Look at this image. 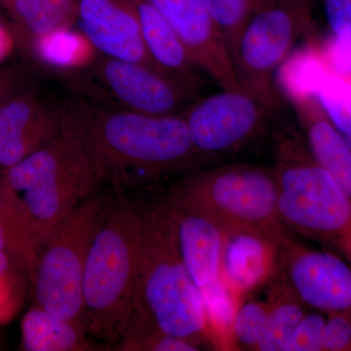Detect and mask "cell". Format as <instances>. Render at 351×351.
<instances>
[{
	"label": "cell",
	"instance_id": "cell-2",
	"mask_svg": "<svg viewBox=\"0 0 351 351\" xmlns=\"http://www.w3.org/2000/svg\"><path fill=\"white\" fill-rule=\"evenodd\" d=\"M6 195L34 250L98 182L84 142L80 101H64L61 128L47 144L2 173Z\"/></svg>",
	"mask_w": 351,
	"mask_h": 351
},
{
	"label": "cell",
	"instance_id": "cell-13",
	"mask_svg": "<svg viewBox=\"0 0 351 351\" xmlns=\"http://www.w3.org/2000/svg\"><path fill=\"white\" fill-rule=\"evenodd\" d=\"M64 101L43 96L38 88L0 105V173L38 151L59 132Z\"/></svg>",
	"mask_w": 351,
	"mask_h": 351
},
{
	"label": "cell",
	"instance_id": "cell-16",
	"mask_svg": "<svg viewBox=\"0 0 351 351\" xmlns=\"http://www.w3.org/2000/svg\"><path fill=\"white\" fill-rule=\"evenodd\" d=\"M279 253L276 245L254 233L226 232L221 276L237 306L242 295L276 276Z\"/></svg>",
	"mask_w": 351,
	"mask_h": 351
},
{
	"label": "cell",
	"instance_id": "cell-12",
	"mask_svg": "<svg viewBox=\"0 0 351 351\" xmlns=\"http://www.w3.org/2000/svg\"><path fill=\"white\" fill-rule=\"evenodd\" d=\"M169 23L193 62L221 89L241 90L223 32L204 0H147Z\"/></svg>",
	"mask_w": 351,
	"mask_h": 351
},
{
	"label": "cell",
	"instance_id": "cell-22",
	"mask_svg": "<svg viewBox=\"0 0 351 351\" xmlns=\"http://www.w3.org/2000/svg\"><path fill=\"white\" fill-rule=\"evenodd\" d=\"M267 294L269 316L258 351H283L302 317L309 311L282 278L271 283Z\"/></svg>",
	"mask_w": 351,
	"mask_h": 351
},
{
	"label": "cell",
	"instance_id": "cell-27",
	"mask_svg": "<svg viewBox=\"0 0 351 351\" xmlns=\"http://www.w3.org/2000/svg\"><path fill=\"white\" fill-rule=\"evenodd\" d=\"M265 0H204L233 54L237 39L247 21Z\"/></svg>",
	"mask_w": 351,
	"mask_h": 351
},
{
	"label": "cell",
	"instance_id": "cell-6",
	"mask_svg": "<svg viewBox=\"0 0 351 351\" xmlns=\"http://www.w3.org/2000/svg\"><path fill=\"white\" fill-rule=\"evenodd\" d=\"M167 199L215 219L225 232L254 233L278 248L294 241L278 210L274 171L249 164H232L184 175Z\"/></svg>",
	"mask_w": 351,
	"mask_h": 351
},
{
	"label": "cell",
	"instance_id": "cell-34",
	"mask_svg": "<svg viewBox=\"0 0 351 351\" xmlns=\"http://www.w3.org/2000/svg\"><path fill=\"white\" fill-rule=\"evenodd\" d=\"M9 269L8 253L0 250V277L3 276Z\"/></svg>",
	"mask_w": 351,
	"mask_h": 351
},
{
	"label": "cell",
	"instance_id": "cell-4",
	"mask_svg": "<svg viewBox=\"0 0 351 351\" xmlns=\"http://www.w3.org/2000/svg\"><path fill=\"white\" fill-rule=\"evenodd\" d=\"M90 245L82 284L87 334L114 346L132 309L145 210L115 193Z\"/></svg>",
	"mask_w": 351,
	"mask_h": 351
},
{
	"label": "cell",
	"instance_id": "cell-30",
	"mask_svg": "<svg viewBox=\"0 0 351 351\" xmlns=\"http://www.w3.org/2000/svg\"><path fill=\"white\" fill-rule=\"evenodd\" d=\"M36 73L27 66L0 69V105L9 99L38 88Z\"/></svg>",
	"mask_w": 351,
	"mask_h": 351
},
{
	"label": "cell",
	"instance_id": "cell-3",
	"mask_svg": "<svg viewBox=\"0 0 351 351\" xmlns=\"http://www.w3.org/2000/svg\"><path fill=\"white\" fill-rule=\"evenodd\" d=\"M128 321L188 339L214 341L204 302L182 262L167 200L145 210L133 309Z\"/></svg>",
	"mask_w": 351,
	"mask_h": 351
},
{
	"label": "cell",
	"instance_id": "cell-26",
	"mask_svg": "<svg viewBox=\"0 0 351 351\" xmlns=\"http://www.w3.org/2000/svg\"><path fill=\"white\" fill-rule=\"evenodd\" d=\"M0 250L18 254L29 267H34L36 250L17 212L11 204L0 178Z\"/></svg>",
	"mask_w": 351,
	"mask_h": 351
},
{
	"label": "cell",
	"instance_id": "cell-24",
	"mask_svg": "<svg viewBox=\"0 0 351 351\" xmlns=\"http://www.w3.org/2000/svg\"><path fill=\"white\" fill-rule=\"evenodd\" d=\"M314 96L332 125L351 147V89L348 82L330 75Z\"/></svg>",
	"mask_w": 351,
	"mask_h": 351
},
{
	"label": "cell",
	"instance_id": "cell-20",
	"mask_svg": "<svg viewBox=\"0 0 351 351\" xmlns=\"http://www.w3.org/2000/svg\"><path fill=\"white\" fill-rule=\"evenodd\" d=\"M330 75L319 43L311 34L277 69L274 84L278 93L291 101L314 96Z\"/></svg>",
	"mask_w": 351,
	"mask_h": 351
},
{
	"label": "cell",
	"instance_id": "cell-28",
	"mask_svg": "<svg viewBox=\"0 0 351 351\" xmlns=\"http://www.w3.org/2000/svg\"><path fill=\"white\" fill-rule=\"evenodd\" d=\"M328 314L309 309L298 325L283 351H323Z\"/></svg>",
	"mask_w": 351,
	"mask_h": 351
},
{
	"label": "cell",
	"instance_id": "cell-31",
	"mask_svg": "<svg viewBox=\"0 0 351 351\" xmlns=\"http://www.w3.org/2000/svg\"><path fill=\"white\" fill-rule=\"evenodd\" d=\"M323 351H351V313L328 314Z\"/></svg>",
	"mask_w": 351,
	"mask_h": 351
},
{
	"label": "cell",
	"instance_id": "cell-35",
	"mask_svg": "<svg viewBox=\"0 0 351 351\" xmlns=\"http://www.w3.org/2000/svg\"><path fill=\"white\" fill-rule=\"evenodd\" d=\"M346 82H348V84H350V89H351V77L350 78V80H346Z\"/></svg>",
	"mask_w": 351,
	"mask_h": 351
},
{
	"label": "cell",
	"instance_id": "cell-5",
	"mask_svg": "<svg viewBox=\"0 0 351 351\" xmlns=\"http://www.w3.org/2000/svg\"><path fill=\"white\" fill-rule=\"evenodd\" d=\"M274 140L272 171L284 225L351 265V196L316 162L301 131L279 126Z\"/></svg>",
	"mask_w": 351,
	"mask_h": 351
},
{
	"label": "cell",
	"instance_id": "cell-23",
	"mask_svg": "<svg viewBox=\"0 0 351 351\" xmlns=\"http://www.w3.org/2000/svg\"><path fill=\"white\" fill-rule=\"evenodd\" d=\"M114 350L125 351H198L197 343L177 338L156 328L129 321L121 337L113 346Z\"/></svg>",
	"mask_w": 351,
	"mask_h": 351
},
{
	"label": "cell",
	"instance_id": "cell-18",
	"mask_svg": "<svg viewBox=\"0 0 351 351\" xmlns=\"http://www.w3.org/2000/svg\"><path fill=\"white\" fill-rule=\"evenodd\" d=\"M137 9L145 47L154 63L173 77L201 89L203 71L169 23L147 0H137Z\"/></svg>",
	"mask_w": 351,
	"mask_h": 351
},
{
	"label": "cell",
	"instance_id": "cell-33",
	"mask_svg": "<svg viewBox=\"0 0 351 351\" xmlns=\"http://www.w3.org/2000/svg\"><path fill=\"white\" fill-rule=\"evenodd\" d=\"M12 48V39L3 27L0 25V61L4 59Z\"/></svg>",
	"mask_w": 351,
	"mask_h": 351
},
{
	"label": "cell",
	"instance_id": "cell-15",
	"mask_svg": "<svg viewBox=\"0 0 351 351\" xmlns=\"http://www.w3.org/2000/svg\"><path fill=\"white\" fill-rule=\"evenodd\" d=\"M167 200L184 267L201 295L223 283L226 232L206 215Z\"/></svg>",
	"mask_w": 351,
	"mask_h": 351
},
{
	"label": "cell",
	"instance_id": "cell-17",
	"mask_svg": "<svg viewBox=\"0 0 351 351\" xmlns=\"http://www.w3.org/2000/svg\"><path fill=\"white\" fill-rule=\"evenodd\" d=\"M309 152L351 196V147L328 119L315 96L290 101Z\"/></svg>",
	"mask_w": 351,
	"mask_h": 351
},
{
	"label": "cell",
	"instance_id": "cell-21",
	"mask_svg": "<svg viewBox=\"0 0 351 351\" xmlns=\"http://www.w3.org/2000/svg\"><path fill=\"white\" fill-rule=\"evenodd\" d=\"M75 8V0H13L20 45L34 53L43 38L69 29Z\"/></svg>",
	"mask_w": 351,
	"mask_h": 351
},
{
	"label": "cell",
	"instance_id": "cell-32",
	"mask_svg": "<svg viewBox=\"0 0 351 351\" xmlns=\"http://www.w3.org/2000/svg\"><path fill=\"white\" fill-rule=\"evenodd\" d=\"M324 11L331 34L351 36V0H324Z\"/></svg>",
	"mask_w": 351,
	"mask_h": 351
},
{
	"label": "cell",
	"instance_id": "cell-10",
	"mask_svg": "<svg viewBox=\"0 0 351 351\" xmlns=\"http://www.w3.org/2000/svg\"><path fill=\"white\" fill-rule=\"evenodd\" d=\"M271 110L242 90L198 98L184 113L189 137L205 158L243 149L267 129Z\"/></svg>",
	"mask_w": 351,
	"mask_h": 351
},
{
	"label": "cell",
	"instance_id": "cell-25",
	"mask_svg": "<svg viewBox=\"0 0 351 351\" xmlns=\"http://www.w3.org/2000/svg\"><path fill=\"white\" fill-rule=\"evenodd\" d=\"M269 300L249 299L239 302L232 323V338L240 350H256L267 325Z\"/></svg>",
	"mask_w": 351,
	"mask_h": 351
},
{
	"label": "cell",
	"instance_id": "cell-29",
	"mask_svg": "<svg viewBox=\"0 0 351 351\" xmlns=\"http://www.w3.org/2000/svg\"><path fill=\"white\" fill-rule=\"evenodd\" d=\"M323 59L331 75L348 80L351 77V36L330 34L318 41Z\"/></svg>",
	"mask_w": 351,
	"mask_h": 351
},
{
	"label": "cell",
	"instance_id": "cell-7",
	"mask_svg": "<svg viewBox=\"0 0 351 351\" xmlns=\"http://www.w3.org/2000/svg\"><path fill=\"white\" fill-rule=\"evenodd\" d=\"M60 71L75 97L115 110L180 115L199 98L196 88L178 78L100 53L82 66Z\"/></svg>",
	"mask_w": 351,
	"mask_h": 351
},
{
	"label": "cell",
	"instance_id": "cell-1",
	"mask_svg": "<svg viewBox=\"0 0 351 351\" xmlns=\"http://www.w3.org/2000/svg\"><path fill=\"white\" fill-rule=\"evenodd\" d=\"M76 98L98 186L106 184L123 193L188 175L206 160L193 145L182 114H142Z\"/></svg>",
	"mask_w": 351,
	"mask_h": 351
},
{
	"label": "cell",
	"instance_id": "cell-19",
	"mask_svg": "<svg viewBox=\"0 0 351 351\" xmlns=\"http://www.w3.org/2000/svg\"><path fill=\"white\" fill-rule=\"evenodd\" d=\"M82 322L53 315L40 306L32 307L22 321V345L27 351L95 350Z\"/></svg>",
	"mask_w": 351,
	"mask_h": 351
},
{
	"label": "cell",
	"instance_id": "cell-9",
	"mask_svg": "<svg viewBox=\"0 0 351 351\" xmlns=\"http://www.w3.org/2000/svg\"><path fill=\"white\" fill-rule=\"evenodd\" d=\"M313 0H265L240 32L232 54L240 88L272 112L280 107L277 69L313 32Z\"/></svg>",
	"mask_w": 351,
	"mask_h": 351
},
{
	"label": "cell",
	"instance_id": "cell-14",
	"mask_svg": "<svg viewBox=\"0 0 351 351\" xmlns=\"http://www.w3.org/2000/svg\"><path fill=\"white\" fill-rule=\"evenodd\" d=\"M77 13L82 36L100 54L169 75L154 63L145 47L137 0H80Z\"/></svg>",
	"mask_w": 351,
	"mask_h": 351
},
{
	"label": "cell",
	"instance_id": "cell-11",
	"mask_svg": "<svg viewBox=\"0 0 351 351\" xmlns=\"http://www.w3.org/2000/svg\"><path fill=\"white\" fill-rule=\"evenodd\" d=\"M279 267L283 280L309 309L351 313V265L341 256L294 240L280 249Z\"/></svg>",
	"mask_w": 351,
	"mask_h": 351
},
{
	"label": "cell",
	"instance_id": "cell-8",
	"mask_svg": "<svg viewBox=\"0 0 351 351\" xmlns=\"http://www.w3.org/2000/svg\"><path fill=\"white\" fill-rule=\"evenodd\" d=\"M96 191L44 240L36 250L32 270L38 306L58 317L82 323L88 251L113 198Z\"/></svg>",
	"mask_w": 351,
	"mask_h": 351
}]
</instances>
